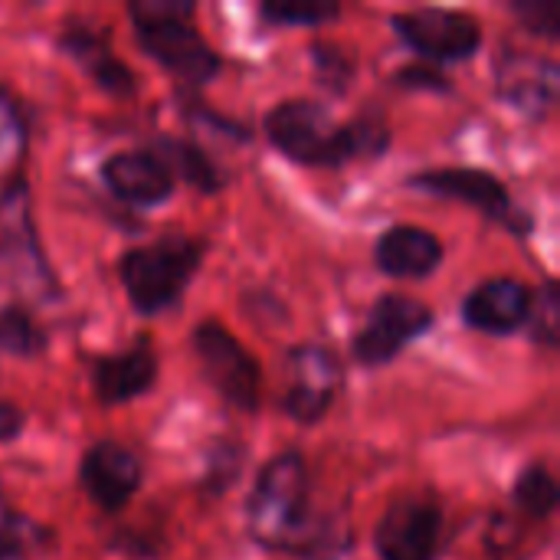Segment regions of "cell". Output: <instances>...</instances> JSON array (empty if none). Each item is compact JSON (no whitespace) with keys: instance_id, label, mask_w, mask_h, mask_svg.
Masks as SVG:
<instances>
[{"instance_id":"cell-1","label":"cell","mask_w":560,"mask_h":560,"mask_svg":"<svg viewBox=\"0 0 560 560\" xmlns=\"http://www.w3.org/2000/svg\"><path fill=\"white\" fill-rule=\"evenodd\" d=\"M266 135L285 158L318 167H335L354 158H377L387 148V128L377 118L335 125L322 105L305 98L276 105L266 115Z\"/></svg>"},{"instance_id":"cell-2","label":"cell","mask_w":560,"mask_h":560,"mask_svg":"<svg viewBox=\"0 0 560 560\" xmlns=\"http://www.w3.org/2000/svg\"><path fill=\"white\" fill-rule=\"evenodd\" d=\"M135 36L141 49L187 85H203L220 72L217 52L194 30V3L187 0H138L131 3Z\"/></svg>"},{"instance_id":"cell-3","label":"cell","mask_w":560,"mask_h":560,"mask_svg":"<svg viewBox=\"0 0 560 560\" xmlns=\"http://www.w3.org/2000/svg\"><path fill=\"white\" fill-rule=\"evenodd\" d=\"M308 472L299 453L276 456L256 479L246 505L249 535L269 551H295L308 532Z\"/></svg>"},{"instance_id":"cell-4","label":"cell","mask_w":560,"mask_h":560,"mask_svg":"<svg viewBox=\"0 0 560 560\" xmlns=\"http://www.w3.org/2000/svg\"><path fill=\"white\" fill-rule=\"evenodd\" d=\"M200 259L203 243L190 236H161L125 253L118 262V276L131 305L141 315H158L184 295L187 282L200 269Z\"/></svg>"},{"instance_id":"cell-5","label":"cell","mask_w":560,"mask_h":560,"mask_svg":"<svg viewBox=\"0 0 560 560\" xmlns=\"http://www.w3.org/2000/svg\"><path fill=\"white\" fill-rule=\"evenodd\" d=\"M0 276L26 299L56 295V276L43 256L33 226L30 187L23 184V177L7 180V187L0 190Z\"/></svg>"},{"instance_id":"cell-6","label":"cell","mask_w":560,"mask_h":560,"mask_svg":"<svg viewBox=\"0 0 560 560\" xmlns=\"http://www.w3.org/2000/svg\"><path fill=\"white\" fill-rule=\"evenodd\" d=\"M194 354L200 361L203 377L210 381V387L236 410H256L259 407V390H262V377H259V364L256 358L217 322H203L194 331Z\"/></svg>"},{"instance_id":"cell-7","label":"cell","mask_w":560,"mask_h":560,"mask_svg":"<svg viewBox=\"0 0 560 560\" xmlns=\"http://www.w3.org/2000/svg\"><path fill=\"white\" fill-rule=\"evenodd\" d=\"M397 36L420 56L436 62H463L472 59L482 46V30L469 13L443 10V7H423L407 10L394 16Z\"/></svg>"},{"instance_id":"cell-8","label":"cell","mask_w":560,"mask_h":560,"mask_svg":"<svg viewBox=\"0 0 560 560\" xmlns=\"http://www.w3.org/2000/svg\"><path fill=\"white\" fill-rule=\"evenodd\" d=\"M410 187L417 190H427V194H436V197H446V200H459V203H469L472 210H479L482 217H489L492 223H502L509 226L512 233L525 236L532 230V217L522 213L515 207V200L505 194V187L486 174V171H476V167H443V171H427V174H417L410 180Z\"/></svg>"},{"instance_id":"cell-9","label":"cell","mask_w":560,"mask_h":560,"mask_svg":"<svg viewBox=\"0 0 560 560\" xmlns=\"http://www.w3.org/2000/svg\"><path fill=\"white\" fill-rule=\"evenodd\" d=\"M433 328V312L420 299L410 295H384L377 299L364 331L354 338V358L368 368L390 364L413 338Z\"/></svg>"},{"instance_id":"cell-10","label":"cell","mask_w":560,"mask_h":560,"mask_svg":"<svg viewBox=\"0 0 560 560\" xmlns=\"http://www.w3.org/2000/svg\"><path fill=\"white\" fill-rule=\"evenodd\" d=\"M443 512L433 499H397L374 532L381 560H433L440 548Z\"/></svg>"},{"instance_id":"cell-11","label":"cell","mask_w":560,"mask_h":560,"mask_svg":"<svg viewBox=\"0 0 560 560\" xmlns=\"http://www.w3.org/2000/svg\"><path fill=\"white\" fill-rule=\"evenodd\" d=\"M341 387V364L331 351L318 345H302L289 354V394L285 410L295 423H318Z\"/></svg>"},{"instance_id":"cell-12","label":"cell","mask_w":560,"mask_h":560,"mask_svg":"<svg viewBox=\"0 0 560 560\" xmlns=\"http://www.w3.org/2000/svg\"><path fill=\"white\" fill-rule=\"evenodd\" d=\"M499 98L528 118H545L560 92V69L535 52H505L495 72Z\"/></svg>"},{"instance_id":"cell-13","label":"cell","mask_w":560,"mask_h":560,"mask_svg":"<svg viewBox=\"0 0 560 560\" xmlns=\"http://www.w3.org/2000/svg\"><path fill=\"white\" fill-rule=\"evenodd\" d=\"M79 479L85 495L105 509L115 512L121 509L141 486V463L131 450L121 443H95L79 466Z\"/></svg>"},{"instance_id":"cell-14","label":"cell","mask_w":560,"mask_h":560,"mask_svg":"<svg viewBox=\"0 0 560 560\" xmlns=\"http://www.w3.org/2000/svg\"><path fill=\"white\" fill-rule=\"evenodd\" d=\"M532 292L515 279H489L466 295L463 318L469 328L486 335H512L528 322Z\"/></svg>"},{"instance_id":"cell-15","label":"cell","mask_w":560,"mask_h":560,"mask_svg":"<svg viewBox=\"0 0 560 560\" xmlns=\"http://www.w3.org/2000/svg\"><path fill=\"white\" fill-rule=\"evenodd\" d=\"M102 180L118 200L135 207H158L174 194V177L148 151H121L105 158Z\"/></svg>"},{"instance_id":"cell-16","label":"cell","mask_w":560,"mask_h":560,"mask_svg":"<svg viewBox=\"0 0 560 560\" xmlns=\"http://www.w3.org/2000/svg\"><path fill=\"white\" fill-rule=\"evenodd\" d=\"M374 262L384 276L423 279L440 269L443 243L420 226H390L374 246Z\"/></svg>"},{"instance_id":"cell-17","label":"cell","mask_w":560,"mask_h":560,"mask_svg":"<svg viewBox=\"0 0 560 560\" xmlns=\"http://www.w3.org/2000/svg\"><path fill=\"white\" fill-rule=\"evenodd\" d=\"M158 377V358L148 341L135 345L125 354L102 358L92 368V387L102 404H128L151 390Z\"/></svg>"},{"instance_id":"cell-18","label":"cell","mask_w":560,"mask_h":560,"mask_svg":"<svg viewBox=\"0 0 560 560\" xmlns=\"http://www.w3.org/2000/svg\"><path fill=\"white\" fill-rule=\"evenodd\" d=\"M62 49L72 56V59H79L82 62V69L102 85V89H108L112 95H128L131 89H135V75H131V69L121 62V59H115L112 52H108V46H105V39L102 36H95L92 30H85V26H72L66 36H62Z\"/></svg>"},{"instance_id":"cell-19","label":"cell","mask_w":560,"mask_h":560,"mask_svg":"<svg viewBox=\"0 0 560 560\" xmlns=\"http://www.w3.org/2000/svg\"><path fill=\"white\" fill-rule=\"evenodd\" d=\"M164 167H167V174L174 177V174H180L190 187H197V190H217L220 187V177H217V171H213V164L190 144V141H177V138H161L158 141V154H154Z\"/></svg>"},{"instance_id":"cell-20","label":"cell","mask_w":560,"mask_h":560,"mask_svg":"<svg viewBox=\"0 0 560 560\" xmlns=\"http://www.w3.org/2000/svg\"><path fill=\"white\" fill-rule=\"evenodd\" d=\"M558 482L545 466H528L515 482V502L528 518H548L558 509Z\"/></svg>"},{"instance_id":"cell-21","label":"cell","mask_w":560,"mask_h":560,"mask_svg":"<svg viewBox=\"0 0 560 560\" xmlns=\"http://www.w3.org/2000/svg\"><path fill=\"white\" fill-rule=\"evenodd\" d=\"M341 13L331 0H269L262 3V16L276 26H322Z\"/></svg>"},{"instance_id":"cell-22","label":"cell","mask_w":560,"mask_h":560,"mask_svg":"<svg viewBox=\"0 0 560 560\" xmlns=\"http://www.w3.org/2000/svg\"><path fill=\"white\" fill-rule=\"evenodd\" d=\"M43 348V335L36 322L23 308H3L0 312V351L30 358Z\"/></svg>"},{"instance_id":"cell-23","label":"cell","mask_w":560,"mask_h":560,"mask_svg":"<svg viewBox=\"0 0 560 560\" xmlns=\"http://www.w3.org/2000/svg\"><path fill=\"white\" fill-rule=\"evenodd\" d=\"M26 148V128L23 118L16 112V105L10 102V95L0 92V180H10V174L16 171L20 158Z\"/></svg>"},{"instance_id":"cell-24","label":"cell","mask_w":560,"mask_h":560,"mask_svg":"<svg viewBox=\"0 0 560 560\" xmlns=\"http://www.w3.org/2000/svg\"><path fill=\"white\" fill-rule=\"evenodd\" d=\"M46 538L49 535L36 522H30L23 515H3L0 518V560L26 558V555L39 551Z\"/></svg>"},{"instance_id":"cell-25","label":"cell","mask_w":560,"mask_h":560,"mask_svg":"<svg viewBox=\"0 0 560 560\" xmlns=\"http://www.w3.org/2000/svg\"><path fill=\"white\" fill-rule=\"evenodd\" d=\"M528 322H532L535 341H541V345H558L560 299L555 282H548V285L541 289V295L535 299V305H532V312H528Z\"/></svg>"},{"instance_id":"cell-26","label":"cell","mask_w":560,"mask_h":560,"mask_svg":"<svg viewBox=\"0 0 560 560\" xmlns=\"http://www.w3.org/2000/svg\"><path fill=\"white\" fill-rule=\"evenodd\" d=\"M512 10L532 33L548 36V39L560 36V7L555 0H518L512 3Z\"/></svg>"},{"instance_id":"cell-27","label":"cell","mask_w":560,"mask_h":560,"mask_svg":"<svg viewBox=\"0 0 560 560\" xmlns=\"http://www.w3.org/2000/svg\"><path fill=\"white\" fill-rule=\"evenodd\" d=\"M20 430H23V417H20V410L0 400V443L16 440V433H20Z\"/></svg>"}]
</instances>
